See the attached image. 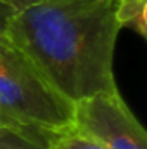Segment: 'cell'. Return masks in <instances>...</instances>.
I'll list each match as a JSON object with an SVG mask.
<instances>
[{"label": "cell", "instance_id": "obj_1", "mask_svg": "<svg viewBox=\"0 0 147 149\" xmlns=\"http://www.w3.org/2000/svg\"><path fill=\"white\" fill-rule=\"evenodd\" d=\"M118 0H26L5 23L10 40L68 102L118 92Z\"/></svg>", "mask_w": 147, "mask_h": 149}, {"label": "cell", "instance_id": "obj_2", "mask_svg": "<svg viewBox=\"0 0 147 149\" xmlns=\"http://www.w3.org/2000/svg\"><path fill=\"white\" fill-rule=\"evenodd\" d=\"M73 125V104L54 92L30 59L0 35V130L50 139Z\"/></svg>", "mask_w": 147, "mask_h": 149}, {"label": "cell", "instance_id": "obj_3", "mask_svg": "<svg viewBox=\"0 0 147 149\" xmlns=\"http://www.w3.org/2000/svg\"><path fill=\"white\" fill-rule=\"evenodd\" d=\"M71 128L104 149H147L146 128L119 90L74 102Z\"/></svg>", "mask_w": 147, "mask_h": 149}, {"label": "cell", "instance_id": "obj_4", "mask_svg": "<svg viewBox=\"0 0 147 149\" xmlns=\"http://www.w3.org/2000/svg\"><path fill=\"white\" fill-rule=\"evenodd\" d=\"M147 0H118L116 19L121 28L133 30L140 38H147Z\"/></svg>", "mask_w": 147, "mask_h": 149}, {"label": "cell", "instance_id": "obj_5", "mask_svg": "<svg viewBox=\"0 0 147 149\" xmlns=\"http://www.w3.org/2000/svg\"><path fill=\"white\" fill-rule=\"evenodd\" d=\"M0 149H49V139L0 130Z\"/></svg>", "mask_w": 147, "mask_h": 149}, {"label": "cell", "instance_id": "obj_6", "mask_svg": "<svg viewBox=\"0 0 147 149\" xmlns=\"http://www.w3.org/2000/svg\"><path fill=\"white\" fill-rule=\"evenodd\" d=\"M49 149H104V148H101L94 141L80 135L73 128H69V130L50 135Z\"/></svg>", "mask_w": 147, "mask_h": 149}, {"label": "cell", "instance_id": "obj_7", "mask_svg": "<svg viewBox=\"0 0 147 149\" xmlns=\"http://www.w3.org/2000/svg\"><path fill=\"white\" fill-rule=\"evenodd\" d=\"M19 5H14V3H7V2H0V35H3V28H5V23L7 19L10 17V14L17 9Z\"/></svg>", "mask_w": 147, "mask_h": 149}, {"label": "cell", "instance_id": "obj_8", "mask_svg": "<svg viewBox=\"0 0 147 149\" xmlns=\"http://www.w3.org/2000/svg\"><path fill=\"white\" fill-rule=\"evenodd\" d=\"M0 2H7V3H14V5H23L26 0H0Z\"/></svg>", "mask_w": 147, "mask_h": 149}]
</instances>
